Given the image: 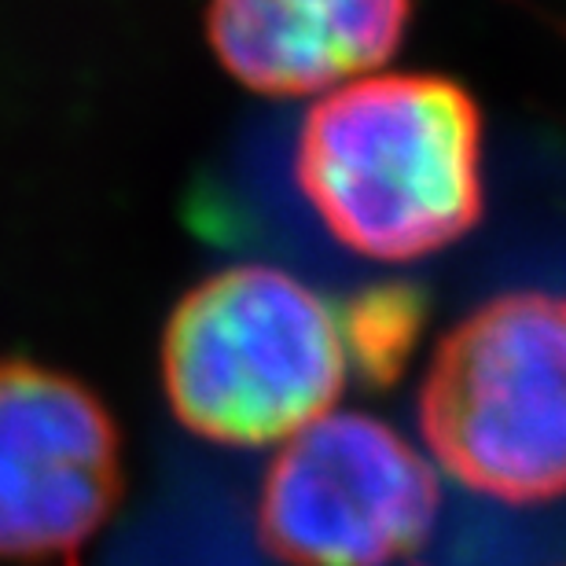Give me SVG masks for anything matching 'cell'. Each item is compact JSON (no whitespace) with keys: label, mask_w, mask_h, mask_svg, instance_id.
Wrapping results in <instances>:
<instances>
[{"label":"cell","mask_w":566,"mask_h":566,"mask_svg":"<svg viewBox=\"0 0 566 566\" xmlns=\"http://www.w3.org/2000/svg\"><path fill=\"white\" fill-rule=\"evenodd\" d=\"M294 180L321 224L368 262H420L482 213V118L438 74H368L302 118Z\"/></svg>","instance_id":"obj_1"},{"label":"cell","mask_w":566,"mask_h":566,"mask_svg":"<svg viewBox=\"0 0 566 566\" xmlns=\"http://www.w3.org/2000/svg\"><path fill=\"white\" fill-rule=\"evenodd\" d=\"M177 423L218 446H269L332 412L349 379L343 316L276 265H229L180 294L163 327Z\"/></svg>","instance_id":"obj_2"},{"label":"cell","mask_w":566,"mask_h":566,"mask_svg":"<svg viewBox=\"0 0 566 566\" xmlns=\"http://www.w3.org/2000/svg\"><path fill=\"white\" fill-rule=\"evenodd\" d=\"M420 427L441 468L490 501L566 496V294H496L452 327Z\"/></svg>","instance_id":"obj_3"},{"label":"cell","mask_w":566,"mask_h":566,"mask_svg":"<svg viewBox=\"0 0 566 566\" xmlns=\"http://www.w3.org/2000/svg\"><path fill=\"white\" fill-rule=\"evenodd\" d=\"M438 474L368 412H327L287 438L258 493V537L287 566H394L423 548Z\"/></svg>","instance_id":"obj_4"},{"label":"cell","mask_w":566,"mask_h":566,"mask_svg":"<svg viewBox=\"0 0 566 566\" xmlns=\"http://www.w3.org/2000/svg\"><path fill=\"white\" fill-rule=\"evenodd\" d=\"M126 485L122 430L71 371L0 357V563L77 556Z\"/></svg>","instance_id":"obj_5"},{"label":"cell","mask_w":566,"mask_h":566,"mask_svg":"<svg viewBox=\"0 0 566 566\" xmlns=\"http://www.w3.org/2000/svg\"><path fill=\"white\" fill-rule=\"evenodd\" d=\"M412 0H207V41L251 93H332L401 49Z\"/></svg>","instance_id":"obj_6"},{"label":"cell","mask_w":566,"mask_h":566,"mask_svg":"<svg viewBox=\"0 0 566 566\" xmlns=\"http://www.w3.org/2000/svg\"><path fill=\"white\" fill-rule=\"evenodd\" d=\"M338 316H343L349 368L357 371V379L371 387H387L398 379L423 324L420 294L405 283H379L349 298Z\"/></svg>","instance_id":"obj_7"},{"label":"cell","mask_w":566,"mask_h":566,"mask_svg":"<svg viewBox=\"0 0 566 566\" xmlns=\"http://www.w3.org/2000/svg\"><path fill=\"white\" fill-rule=\"evenodd\" d=\"M66 566H77V563H74V559H71V563H66Z\"/></svg>","instance_id":"obj_8"}]
</instances>
